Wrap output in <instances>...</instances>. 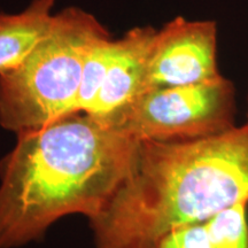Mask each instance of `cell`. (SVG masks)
Segmentation results:
<instances>
[{
  "label": "cell",
  "mask_w": 248,
  "mask_h": 248,
  "mask_svg": "<svg viewBox=\"0 0 248 248\" xmlns=\"http://www.w3.org/2000/svg\"><path fill=\"white\" fill-rule=\"evenodd\" d=\"M139 140L86 113L17 133L0 161V248L43 237L62 217L92 219L131 172Z\"/></svg>",
  "instance_id": "cell-1"
},
{
  "label": "cell",
  "mask_w": 248,
  "mask_h": 248,
  "mask_svg": "<svg viewBox=\"0 0 248 248\" xmlns=\"http://www.w3.org/2000/svg\"><path fill=\"white\" fill-rule=\"evenodd\" d=\"M240 202H248L246 125L191 141H139L131 172L90 219L94 248H155Z\"/></svg>",
  "instance_id": "cell-2"
},
{
  "label": "cell",
  "mask_w": 248,
  "mask_h": 248,
  "mask_svg": "<svg viewBox=\"0 0 248 248\" xmlns=\"http://www.w3.org/2000/svg\"><path fill=\"white\" fill-rule=\"evenodd\" d=\"M109 33L88 12L66 8L17 68L0 74V124L31 131L76 113L83 66L91 46Z\"/></svg>",
  "instance_id": "cell-3"
},
{
  "label": "cell",
  "mask_w": 248,
  "mask_h": 248,
  "mask_svg": "<svg viewBox=\"0 0 248 248\" xmlns=\"http://www.w3.org/2000/svg\"><path fill=\"white\" fill-rule=\"evenodd\" d=\"M100 120L139 141L197 140L237 126L235 90L222 75L198 84L151 90Z\"/></svg>",
  "instance_id": "cell-4"
},
{
  "label": "cell",
  "mask_w": 248,
  "mask_h": 248,
  "mask_svg": "<svg viewBox=\"0 0 248 248\" xmlns=\"http://www.w3.org/2000/svg\"><path fill=\"white\" fill-rule=\"evenodd\" d=\"M219 75L216 23L178 16L156 30L148 55L142 93L198 84Z\"/></svg>",
  "instance_id": "cell-5"
},
{
  "label": "cell",
  "mask_w": 248,
  "mask_h": 248,
  "mask_svg": "<svg viewBox=\"0 0 248 248\" xmlns=\"http://www.w3.org/2000/svg\"><path fill=\"white\" fill-rule=\"evenodd\" d=\"M155 33L156 30L152 27H138L122 38L114 40L113 54L104 84L88 114L104 119L141 94Z\"/></svg>",
  "instance_id": "cell-6"
},
{
  "label": "cell",
  "mask_w": 248,
  "mask_h": 248,
  "mask_svg": "<svg viewBox=\"0 0 248 248\" xmlns=\"http://www.w3.org/2000/svg\"><path fill=\"white\" fill-rule=\"evenodd\" d=\"M57 0H32L18 14H0V74L20 66L53 23Z\"/></svg>",
  "instance_id": "cell-7"
},
{
  "label": "cell",
  "mask_w": 248,
  "mask_h": 248,
  "mask_svg": "<svg viewBox=\"0 0 248 248\" xmlns=\"http://www.w3.org/2000/svg\"><path fill=\"white\" fill-rule=\"evenodd\" d=\"M114 40L110 36L97 40L91 46L84 61L76 101V113L88 114L94 104L109 66Z\"/></svg>",
  "instance_id": "cell-8"
},
{
  "label": "cell",
  "mask_w": 248,
  "mask_h": 248,
  "mask_svg": "<svg viewBox=\"0 0 248 248\" xmlns=\"http://www.w3.org/2000/svg\"><path fill=\"white\" fill-rule=\"evenodd\" d=\"M248 202H240L206 222L210 248H248Z\"/></svg>",
  "instance_id": "cell-9"
},
{
  "label": "cell",
  "mask_w": 248,
  "mask_h": 248,
  "mask_svg": "<svg viewBox=\"0 0 248 248\" xmlns=\"http://www.w3.org/2000/svg\"><path fill=\"white\" fill-rule=\"evenodd\" d=\"M155 248H210L206 223L176 229L164 235Z\"/></svg>",
  "instance_id": "cell-10"
},
{
  "label": "cell",
  "mask_w": 248,
  "mask_h": 248,
  "mask_svg": "<svg viewBox=\"0 0 248 248\" xmlns=\"http://www.w3.org/2000/svg\"><path fill=\"white\" fill-rule=\"evenodd\" d=\"M245 125H246L248 128V94H247V122H246V124H245Z\"/></svg>",
  "instance_id": "cell-11"
}]
</instances>
